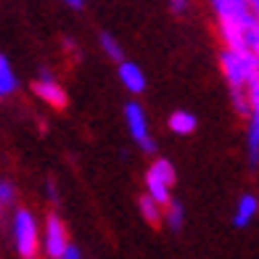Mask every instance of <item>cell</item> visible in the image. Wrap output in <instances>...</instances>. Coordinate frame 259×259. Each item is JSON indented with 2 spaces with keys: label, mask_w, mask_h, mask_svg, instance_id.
<instances>
[{
  "label": "cell",
  "mask_w": 259,
  "mask_h": 259,
  "mask_svg": "<svg viewBox=\"0 0 259 259\" xmlns=\"http://www.w3.org/2000/svg\"><path fill=\"white\" fill-rule=\"evenodd\" d=\"M220 66H222V74H225L233 90H241V88L249 90L259 79V56L251 51H228L225 48L220 56Z\"/></svg>",
  "instance_id": "cell-1"
},
{
  "label": "cell",
  "mask_w": 259,
  "mask_h": 259,
  "mask_svg": "<svg viewBox=\"0 0 259 259\" xmlns=\"http://www.w3.org/2000/svg\"><path fill=\"white\" fill-rule=\"evenodd\" d=\"M14 246L21 259H34L40 249V230H37V222H34V214L29 209H16L14 211Z\"/></svg>",
  "instance_id": "cell-2"
},
{
  "label": "cell",
  "mask_w": 259,
  "mask_h": 259,
  "mask_svg": "<svg viewBox=\"0 0 259 259\" xmlns=\"http://www.w3.org/2000/svg\"><path fill=\"white\" fill-rule=\"evenodd\" d=\"M42 249L51 259H61L66 256V251L72 249V243H69V233L64 228V222L58 220L56 214L48 217L45 222V230H42Z\"/></svg>",
  "instance_id": "cell-3"
},
{
  "label": "cell",
  "mask_w": 259,
  "mask_h": 259,
  "mask_svg": "<svg viewBox=\"0 0 259 259\" xmlns=\"http://www.w3.org/2000/svg\"><path fill=\"white\" fill-rule=\"evenodd\" d=\"M124 119L130 127V135L135 138V143L146 151V154H156V140L148 135V119H146V111L140 109L138 103H127L124 106Z\"/></svg>",
  "instance_id": "cell-4"
},
{
  "label": "cell",
  "mask_w": 259,
  "mask_h": 259,
  "mask_svg": "<svg viewBox=\"0 0 259 259\" xmlns=\"http://www.w3.org/2000/svg\"><path fill=\"white\" fill-rule=\"evenodd\" d=\"M220 21H249L256 19L251 14L249 0H209Z\"/></svg>",
  "instance_id": "cell-5"
},
{
  "label": "cell",
  "mask_w": 259,
  "mask_h": 259,
  "mask_svg": "<svg viewBox=\"0 0 259 259\" xmlns=\"http://www.w3.org/2000/svg\"><path fill=\"white\" fill-rule=\"evenodd\" d=\"M34 93H37V98H42L45 103H51L53 109H64V106H66L64 88L58 85L56 79H51L48 74H42L37 82H34Z\"/></svg>",
  "instance_id": "cell-6"
},
{
  "label": "cell",
  "mask_w": 259,
  "mask_h": 259,
  "mask_svg": "<svg viewBox=\"0 0 259 259\" xmlns=\"http://www.w3.org/2000/svg\"><path fill=\"white\" fill-rule=\"evenodd\" d=\"M119 79H122V85L130 93H143L146 90V74H143V69H140L138 64H133V61H122L119 64Z\"/></svg>",
  "instance_id": "cell-7"
},
{
  "label": "cell",
  "mask_w": 259,
  "mask_h": 259,
  "mask_svg": "<svg viewBox=\"0 0 259 259\" xmlns=\"http://www.w3.org/2000/svg\"><path fill=\"white\" fill-rule=\"evenodd\" d=\"M256 211H259V201L251 196V193H246L238 198V206H235V214H233V222L238 228H246L249 222L256 217Z\"/></svg>",
  "instance_id": "cell-8"
},
{
  "label": "cell",
  "mask_w": 259,
  "mask_h": 259,
  "mask_svg": "<svg viewBox=\"0 0 259 259\" xmlns=\"http://www.w3.org/2000/svg\"><path fill=\"white\" fill-rule=\"evenodd\" d=\"M169 130L178 135H191L196 130V116L191 111H175L169 116Z\"/></svg>",
  "instance_id": "cell-9"
},
{
  "label": "cell",
  "mask_w": 259,
  "mask_h": 259,
  "mask_svg": "<svg viewBox=\"0 0 259 259\" xmlns=\"http://www.w3.org/2000/svg\"><path fill=\"white\" fill-rule=\"evenodd\" d=\"M146 185H148V196L154 198V201L159 204H172V198H169V185L167 183H161L159 178H154V175H148L146 172Z\"/></svg>",
  "instance_id": "cell-10"
},
{
  "label": "cell",
  "mask_w": 259,
  "mask_h": 259,
  "mask_svg": "<svg viewBox=\"0 0 259 259\" xmlns=\"http://www.w3.org/2000/svg\"><path fill=\"white\" fill-rule=\"evenodd\" d=\"M138 206H140V214H143V220L148 222V225H159V222H161V204L154 201L148 193L140 198Z\"/></svg>",
  "instance_id": "cell-11"
},
{
  "label": "cell",
  "mask_w": 259,
  "mask_h": 259,
  "mask_svg": "<svg viewBox=\"0 0 259 259\" xmlns=\"http://www.w3.org/2000/svg\"><path fill=\"white\" fill-rule=\"evenodd\" d=\"M14 90H16V74L8 64V58L0 56V96H11Z\"/></svg>",
  "instance_id": "cell-12"
},
{
  "label": "cell",
  "mask_w": 259,
  "mask_h": 259,
  "mask_svg": "<svg viewBox=\"0 0 259 259\" xmlns=\"http://www.w3.org/2000/svg\"><path fill=\"white\" fill-rule=\"evenodd\" d=\"M249 159L251 164L259 161V111L251 114V124H249Z\"/></svg>",
  "instance_id": "cell-13"
},
{
  "label": "cell",
  "mask_w": 259,
  "mask_h": 259,
  "mask_svg": "<svg viewBox=\"0 0 259 259\" xmlns=\"http://www.w3.org/2000/svg\"><path fill=\"white\" fill-rule=\"evenodd\" d=\"M101 48L106 51V56H109V58L122 61V48H119V42H116L111 34H101Z\"/></svg>",
  "instance_id": "cell-14"
},
{
  "label": "cell",
  "mask_w": 259,
  "mask_h": 259,
  "mask_svg": "<svg viewBox=\"0 0 259 259\" xmlns=\"http://www.w3.org/2000/svg\"><path fill=\"white\" fill-rule=\"evenodd\" d=\"M183 214H185V211H183V206L180 204H169L167 206V222H169V228L172 230H178V228H183Z\"/></svg>",
  "instance_id": "cell-15"
},
{
  "label": "cell",
  "mask_w": 259,
  "mask_h": 259,
  "mask_svg": "<svg viewBox=\"0 0 259 259\" xmlns=\"http://www.w3.org/2000/svg\"><path fill=\"white\" fill-rule=\"evenodd\" d=\"M246 96H249V103H251V114L259 111V79L254 82L249 90H246Z\"/></svg>",
  "instance_id": "cell-16"
},
{
  "label": "cell",
  "mask_w": 259,
  "mask_h": 259,
  "mask_svg": "<svg viewBox=\"0 0 259 259\" xmlns=\"http://www.w3.org/2000/svg\"><path fill=\"white\" fill-rule=\"evenodd\" d=\"M0 201H3V204L14 201V185H11V183H0Z\"/></svg>",
  "instance_id": "cell-17"
},
{
  "label": "cell",
  "mask_w": 259,
  "mask_h": 259,
  "mask_svg": "<svg viewBox=\"0 0 259 259\" xmlns=\"http://www.w3.org/2000/svg\"><path fill=\"white\" fill-rule=\"evenodd\" d=\"M249 51L259 56V21H256V27H254V32H251V42H249Z\"/></svg>",
  "instance_id": "cell-18"
},
{
  "label": "cell",
  "mask_w": 259,
  "mask_h": 259,
  "mask_svg": "<svg viewBox=\"0 0 259 259\" xmlns=\"http://www.w3.org/2000/svg\"><path fill=\"white\" fill-rule=\"evenodd\" d=\"M169 8L175 14H185L188 11V0H169Z\"/></svg>",
  "instance_id": "cell-19"
},
{
  "label": "cell",
  "mask_w": 259,
  "mask_h": 259,
  "mask_svg": "<svg viewBox=\"0 0 259 259\" xmlns=\"http://www.w3.org/2000/svg\"><path fill=\"white\" fill-rule=\"evenodd\" d=\"M249 6H251V14L259 19V0H249Z\"/></svg>",
  "instance_id": "cell-20"
},
{
  "label": "cell",
  "mask_w": 259,
  "mask_h": 259,
  "mask_svg": "<svg viewBox=\"0 0 259 259\" xmlns=\"http://www.w3.org/2000/svg\"><path fill=\"white\" fill-rule=\"evenodd\" d=\"M66 3H72V6H82V0H66Z\"/></svg>",
  "instance_id": "cell-21"
},
{
  "label": "cell",
  "mask_w": 259,
  "mask_h": 259,
  "mask_svg": "<svg viewBox=\"0 0 259 259\" xmlns=\"http://www.w3.org/2000/svg\"><path fill=\"white\" fill-rule=\"evenodd\" d=\"M61 259H69V256H61Z\"/></svg>",
  "instance_id": "cell-22"
}]
</instances>
